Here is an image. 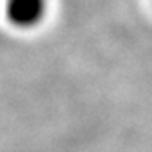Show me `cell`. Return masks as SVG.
Masks as SVG:
<instances>
[{"label":"cell","mask_w":152,"mask_h":152,"mask_svg":"<svg viewBox=\"0 0 152 152\" xmlns=\"http://www.w3.org/2000/svg\"><path fill=\"white\" fill-rule=\"evenodd\" d=\"M47 10L45 0H5V12L12 24L34 28L42 21Z\"/></svg>","instance_id":"6da1fadb"}]
</instances>
